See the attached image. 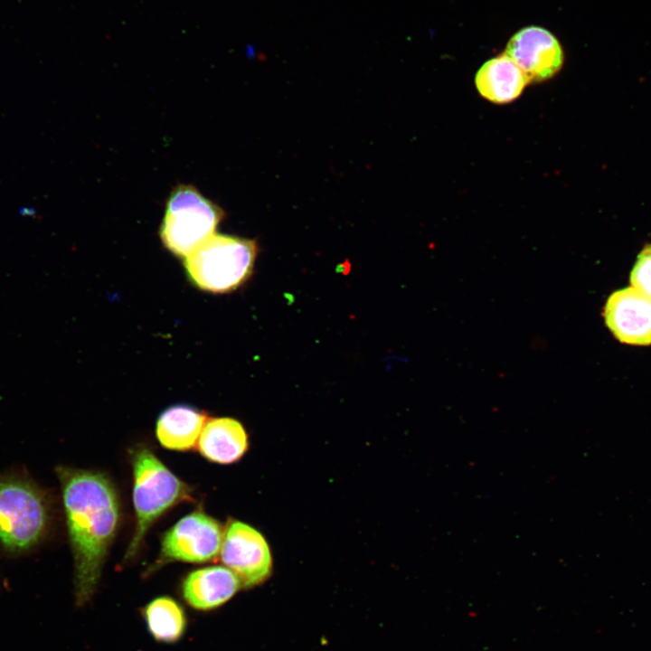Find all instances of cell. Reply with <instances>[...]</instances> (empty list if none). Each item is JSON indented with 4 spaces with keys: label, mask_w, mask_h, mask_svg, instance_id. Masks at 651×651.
<instances>
[{
    "label": "cell",
    "mask_w": 651,
    "mask_h": 651,
    "mask_svg": "<svg viewBox=\"0 0 651 651\" xmlns=\"http://www.w3.org/2000/svg\"><path fill=\"white\" fill-rule=\"evenodd\" d=\"M223 531L220 523L204 512L190 513L164 533L156 565L173 561H213L220 554Z\"/></svg>",
    "instance_id": "obj_6"
},
{
    "label": "cell",
    "mask_w": 651,
    "mask_h": 651,
    "mask_svg": "<svg viewBox=\"0 0 651 651\" xmlns=\"http://www.w3.org/2000/svg\"><path fill=\"white\" fill-rule=\"evenodd\" d=\"M504 53L521 69L529 83L552 79L564 61L559 40L547 29L536 25L517 31Z\"/></svg>",
    "instance_id": "obj_8"
},
{
    "label": "cell",
    "mask_w": 651,
    "mask_h": 651,
    "mask_svg": "<svg viewBox=\"0 0 651 651\" xmlns=\"http://www.w3.org/2000/svg\"><path fill=\"white\" fill-rule=\"evenodd\" d=\"M475 84L486 99L505 104L516 99L529 81L521 69L503 53L489 59L479 68Z\"/></svg>",
    "instance_id": "obj_12"
},
{
    "label": "cell",
    "mask_w": 651,
    "mask_h": 651,
    "mask_svg": "<svg viewBox=\"0 0 651 651\" xmlns=\"http://www.w3.org/2000/svg\"><path fill=\"white\" fill-rule=\"evenodd\" d=\"M136 526L125 560L139 550L150 526L167 510L193 499L191 487L145 446L130 450Z\"/></svg>",
    "instance_id": "obj_2"
},
{
    "label": "cell",
    "mask_w": 651,
    "mask_h": 651,
    "mask_svg": "<svg viewBox=\"0 0 651 651\" xmlns=\"http://www.w3.org/2000/svg\"><path fill=\"white\" fill-rule=\"evenodd\" d=\"M48 507L42 492L30 480L0 479V542L9 552L26 551L43 537Z\"/></svg>",
    "instance_id": "obj_5"
},
{
    "label": "cell",
    "mask_w": 651,
    "mask_h": 651,
    "mask_svg": "<svg viewBox=\"0 0 651 651\" xmlns=\"http://www.w3.org/2000/svg\"><path fill=\"white\" fill-rule=\"evenodd\" d=\"M223 218L222 209L196 187L179 184L166 201L159 229L160 239L170 252L185 259L215 234Z\"/></svg>",
    "instance_id": "obj_4"
},
{
    "label": "cell",
    "mask_w": 651,
    "mask_h": 651,
    "mask_svg": "<svg viewBox=\"0 0 651 651\" xmlns=\"http://www.w3.org/2000/svg\"><path fill=\"white\" fill-rule=\"evenodd\" d=\"M219 555L237 575L242 588L259 586L271 575L273 562L268 542L257 529L243 522H228Z\"/></svg>",
    "instance_id": "obj_7"
},
{
    "label": "cell",
    "mask_w": 651,
    "mask_h": 651,
    "mask_svg": "<svg viewBox=\"0 0 651 651\" xmlns=\"http://www.w3.org/2000/svg\"><path fill=\"white\" fill-rule=\"evenodd\" d=\"M207 420V414L193 406L173 405L159 415L156 435L164 448L187 451L197 445Z\"/></svg>",
    "instance_id": "obj_13"
},
{
    "label": "cell",
    "mask_w": 651,
    "mask_h": 651,
    "mask_svg": "<svg viewBox=\"0 0 651 651\" xmlns=\"http://www.w3.org/2000/svg\"><path fill=\"white\" fill-rule=\"evenodd\" d=\"M603 316L608 328L619 342L651 344V298L634 287L612 293L606 302Z\"/></svg>",
    "instance_id": "obj_9"
},
{
    "label": "cell",
    "mask_w": 651,
    "mask_h": 651,
    "mask_svg": "<svg viewBox=\"0 0 651 651\" xmlns=\"http://www.w3.org/2000/svg\"><path fill=\"white\" fill-rule=\"evenodd\" d=\"M151 635L159 642L173 643L180 639L186 627V617L180 604L168 596L151 600L144 610Z\"/></svg>",
    "instance_id": "obj_14"
},
{
    "label": "cell",
    "mask_w": 651,
    "mask_h": 651,
    "mask_svg": "<svg viewBox=\"0 0 651 651\" xmlns=\"http://www.w3.org/2000/svg\"><path fill=\"white\" fill-rule=\"evenodd\" d=\"M632 286L651 298V245L638 254L630 273Z\"/></svg>",
    "instance_id": "obj_15"
},
{
    "label": "cell",
    "mask_w": 651,
    "mask_h": 651,
    "mask_svg": "<svg viewBox=\"0 0 651 651\" xmlns=\"http://www.w3.org/2000/svg\"><path fill=\"white\" fill-rule=\"evenodd\" d=\"M248 446V435L243 425L228 417L207 420L197 443L200 453L205 458L220 464L238 461Z\"/></svg>",
    "instance_id": "obj_11"
},
{
    "label": "cell",
    "mask_w": 651,
    "mask_h": 651,
    "mask_svg": "<svg viewBox=\"0 0 651 651\" xmlns=\"http://www.w3.org/2000/svg\"><path fill=\"white\" fill-rule=\"evenodd\" d=\"M241 588V583L232 571L215 565L190 572L182 583V593L193 609L209 610L224 604Z\"/></svg>",
    "instance_id": "obj_10"
},
{
    "label": "cell",
    "mask_w": 651,
    "mask_h": 651,
    "mask_svg": "<svg viewBox=\"0 0 651 651\" xmlns=\"http://www.w3.org/2000/svg\"><path fill=\"white\" fill-rule=\"evenodd\" d=\"M258 253L255 241L213 234L184 259L188 278L198 288L226 293L251 275Z\"/></svg>",
    "instance_id": "obj_3"
},
{
    "label": "cell",
    "mask_w": 651,
    "mask_h": 651,
    "mask_svg": "<svg viewBox=\"0 0 651 651\" xmlns=\"http://www.w3.org/2000/svg\"><path fill=\"white\" fill-rule=\"evenodd\" d=\"M74 559L78 605L93 595L120 522V503L111 480L93 470L58 467Z\"/></svg>",
    "instance_id": "obj_1"
}]
</instances>
